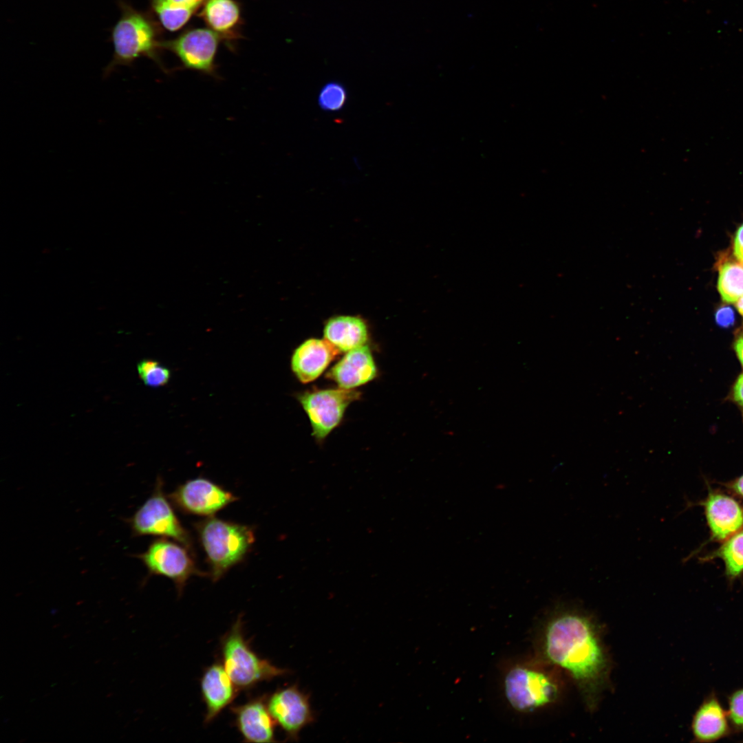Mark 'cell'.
<instances>
[{
  "label": "cell",
  "instance_id": "30bf717a",
  "mask_svg": "<svg viewBox=\"0 0 743 743\" xmlns=\"http://www.w3.org/2000/svg\"><path fill=\"white\" fill-rule=\"evenodd\" d=\"M168 498L180 511L199 516H213L238 498L213 481L197 477L180 484Z\"/></svg>",
  "mask_w": 743,
  "mask_h": 743
},
{
  "label": "cell",
  "instance_id": "4316f807",
  "mask_svg": "<svg viewBox=\"0 0 743 743\" xmlns=\"http://www.w3.org/2000/svg\"><path fill=\"white\" fill-rule=\"evenodd\" d=\"M733 254L739 261L743 259V224L737 229L734 238Z\"/></svg>",
  "mask_w": 743,
  "mask_h": 743
},
{
  "label": "cell",
  "instance_id": "52a82bcc",
  "mask_svg": "<svg viewBox=\"0 0 743 743\" xmlns=\"http://www.w3.org/2000/svg\"><path fill=\"white\" fill-rule=\"evenodd\" d=\"M359 398V392L340 387L305 391L298 396L310 420L312 435L319 440L325 438L340 424L347 407Z\"/></svg>",
  "mask_w": 743,
  "mask_h": 743
},
{
  "label": "cell",
  "instance_id": "603a6c76",
  "mask_svg": "<svg viewBox=\"0 0 743 743\" xmlns=\"http://www.w3.org/2000/svg\"><path fill=\"white\" fill-rule=\"evenodd\" d=\"M137 368L140 378L149 387L165 385L170 379V370L156 360H142L138 363Z\"/></svg>",
  "mask_w": 743,
  "mask_h": 743
},
{
  "label": "cell",
  "instance_id": "9a60e30c",
  "mask_svg": "<svg viewBox=\"0 0 743 743\" xmlns=\"http://www.w3.org/2000/svg\"><path fill=\"white\" fill-rule=\"evenodd\" d=\"M339 352L325 338H309L299 345L291 358V368L302 383L320 376Z\"/></svg>",
  "mask_w": 743,
  "mask_h": 743
},
{
  "label": "cell",
  "instance_id": "f546056e",
  "mask_svg": "<svg viewBox=\"0 0 743 743\" xmlns=\"http://www.w3.org/2000/svg\"><path fill=\"white\" fill-rule=\"evenodd\" d=\"M732 490L743 499V475L731 485Z\"/></svg>",
  "mask_w": 743,
  "mask_h": 743
},
{
  "label": "cell",
  "instance_id": "ba28073f",
  "mask_svg": "<svg viewBox=\"0 0 743 743\" xmlns=\"http://www.w3.org/2000/svg\"><path fill=\"white\" fill-rule=\"evenodd\" d=\"M506 698L517 711L528 712L553 702L557 687L543 672L517 666L509 671L505 678Z\"/></svg>",
  "mask_w": 743,
  "mask_h": 743
},
{
  "label": "cell",
  "instance_id": "4fadbf2b",
  "mask_svg": "<svg viewBox=\"0 0 743 743\" xmlns=\"http://www.w3.org/2000/svg\"><path fill=\"white\" fill-rule=\"evenodd\" d=\"M200 689L206 707L205 724L211 723L230 705L239 691L219 662L205 669L200 680Z\"/></svg>",
  "mask_w": 743,
  "mask_h": 743
},
{
  "label": "cell",
  "instance_id": "ffe728a7",
  "mask_svg": "<svg viewBox=\"0 0 743 743\" xmlns=\"http://www.w3.org/2000/svg\"><path fill=\"white\" fill-rule=\"evenodd\" d=\"M151 11L161 27L169 32H175L186 25L193 14L194 8L177 6L169 0H149Z\"/></svg>",
  "mask_w": 743,
  "mask_h": 743
},
{
  "label": "cell",
  "instance_id": "44dd1931",
  "mask_svg": "<svg viewBox=\"0 0 743 743\" xmlns=\"http://www.w3.org/2000/svg\"><path fill=\"white\" fill-rule=\"evenodd\" d=\"M718 289L722 299L735 303L743 297V266L735 261H726L720 265Z\"/></svg>",
  "mask_w": 743,
  "mask_h": 743
},
{
  "label": "cell",
  "instance_id": "7402d4cb",
  "mask_svg": "<svg viewBox=\"0 0 743 743\" xmlns=\"http://www.w3.org/2000/svg\"><path fill=\"white\" fill-rule=\"evenodd\" d=\"M725 566L728 577L734 579L743 573V530H740L724 541L714 552Z\"/></svg>",
  "mask_w": 743,
  "mask_h": 743
},
{
  "label": "cell",
  "instance_id": "d6986e66",
  "mask_svg": "<svg viewBox=\"0 0 743 743\" xmlns=\"http://www.w3.org/2000/svg\"><path fill=\"white\" fill-rule=\"evenodd\" d=\"M323 336L339 352H347L367 345L369 337L365 321L354 316H337L330 319L325 323Z\"/></svg>",
  "mask_w": 743,
  "mask_h": 743
},
{
  "label": "cell",
  "instance_id": "4dcf8cb0",
  "mask_svg": "<svg viewBox=\"0 0 743 743\" xmlns=\"http://www.w3.org/2000/svg\"><path fill=\"white\" fill-rule=\"evenodd\" d=\"M734 349L740 362L743 366V337H740L734 344Z\"/></svg>",
  "mask_w": 743,
  "mask_h": 743
},
{
  "label": "cell",
  "instance_id": "7a4b0ae2",
  "mask_svg": "<svg viewBox=\"0 0 743 743\" xmlns=\"http://www.w3.org/2000/svg\"><path fill=\"white\" fill-rule=\"evenodd\" d=\"M118 6L121 15L111 32L113 58L105 68L103 77L107 78L119 65H131L141 56L151 59L163 69L159 57L163 40L158 21L151 12L136 10L122 0Z\"/></svg>",
  "mask_w": 743,
  "mask_h": 743
},
{
  "label": "cell",
  "instance_id": "d4e9b609",
  "mask_svg": "<svg viewBox=\"0 0 743 743\" xmlns=\"http://www.w3.org/2000/svg\"><path fill=\"white\" fill-rule=\"evenodd\" d=\"M730 724L737 731H743V688L735 691L729 698L727 711Z\"/></svg>",
  "mask_w": 743,
  "mask_h": 743
},
{
  "label": "cell",
  "instance_id": "f1b7e54d",
  "mask_svg": "<svg viewBox=\"0 0 743 743\" xmlns=\"http://www.w3.org/2000/svg\"><path fill=\"white\" fill-rule=\"evenodd\" d=\"M177 6L199 10L204 0H169Z\"/></svg>",
  "mask_w": 743,
  "mask_h": 743
},
{
  "label": "cell",
  "instance_id": "8fae6325",
  "mask_svg": "<svg viewBox=\"0 0 743 743\" xmlns=\"http://www.w3.org/2000/svg\"><path fill=\"white\" fill-rule=\"evenodd\" d=\"M268 711L286 737L297 740L301 729L313 720L307 695L297 686L279 689L266 698Z\"/></svg>",
  "mask_w": 743,
  "mask_h": 743
},
{
  "label": "cell",
  "instance_id": "2e32d148",
  "mask_svg": "<svg viewBox=\"0 0 743 743\" xmlns=\"http://www.w3.org/2000/svg\"><path fill=\"white\" fill-rule=\"evenodd\" d=\"M704 506L714 539L725 541L743 527V508L733 497L720 493H710Z\"/></svg>",
  "mask_w": 743,
  "mask_h": 743
},
{
  "label": "cell",
  "instance_id": "484cf974",
  "mask_svg": "<svg viewBox=\"0 0 743 743\" xmlns=\"http://www.w3.org/2000/svg\"><path fill=\"white\" fill-rule=\"evenodd\" d=\"M716 323L722 327H729L733 325L735 314L733 310L728 306L720 308L715 312Z\"/></svg>",
  "mask_w": 743,
  "mask_h": 743
},
{
  "label": "cell",
  "instance_id": "6da1fadb",
  "mask_svg": "<svg viewBox=\"0 0 743 743\" xmlns=\"http://www.w3.org/2000/svg\"><path fill=\"white\" fill-rule=\"evenodd\" d=\"M544 646L548 660L571 675L592 705L605 682L607 660L591 621L574 613L557 616L546 627Z\"/></svg>",
  "mask_w": 743,
  "mask_h": 743
},
{
  "label": "cell",
  "instance_id": "e0dca14e",
  "mask_svg": "<svg viewBox=\"0 0 743 743\" xmlns=\"http://www.w3.org/2000/svg\"><path fill=\"white\" fill-rule=\"evenodd\" d=\"M198 16L222 40L231 42L241 36V8L237 0H204Z\"/></svg>",
  "mask_w": 743,
  "mask_h": 743
},
{
  "label": "cell",
  "instance_id": "83f0119b",
  "mask_svg": "<svg viewBox=\"0 0 743 743\" xmlns=\"http://www.w3.org/2000/svg\"><path fill=\"white\" fill-rule=\"evenodd\" d=\"M734 400L743 408V374L737 378L733 389Z\"/></svg>",
  "mask_w": 743,
  "mask_h": 743
},
{
  "label": "cell",
  "instance_id": "cb8c5ba5",
  "mask_svg": "<svg viewBox=\"0 0 743 743\" xmlns=\"http://www.w3.org/2000/svg\"><path fill=\"white\" fill-rule=\"evenodd\" d=\"M345 100V89L341 84L336 82L327 83L321 90L319 97L320 107L328 111L341 109Z\"/></svg>",
  "mask_w": 743,
  "mask_h": 743
},
{
  "label": "cell",
  "instance_id": "9c48e42d",
  "mask_svg": "<svg viewBox=\"0 0 743 743\" xmlns=\"http://www.w3.org/2000/svg\"><path fill=\"white\" fill-rule=\"evenodd\" d=\"M220 40L208 28H189L173 39L162 41V48L173 52L185 68L215 76V57Z\"/></svg>",
  "mask_w": 743,
  "mask_h": 743
},
{
  "label": "cell",
  "instance_id": "1f68e13d",
  "mask_svg": "<svg viewBox=\"0 0 743 743\" xmlns=\"http://www.w3.org/2000/svg\"><path fill=\"white\" fill-rule=\"evenodd\" d=\"M736 307L740 314L743 316V297L736 301Z\"/></svg>",
  "mask_w": 743,
  "mask_h": 743
},
{
  "label": "cell",
  "instance_id": "8992f818",
  "mask_svg": "<svg viewBox=\"0 0 743 743\" xmlns=\"http://www.w3.org/2000/svg\"><path fill=\"white\" fill-rule=\"evenodd\" d=\"M193 552L183 544L168 538L153 540L138 557L149 574L164 576L172 580L181 595L188 580L193 575L206 576L200 571L193 557Z\"/></svg>",
  "mask_w": 743,
  "mask_h": 743
},
{
  "label": "cell",
  "instance_id": "5bb4252c",
  "mask_svg": "<svg viewBox=\"0 0 743 743\" xmlns=\"http://www.w3.org/2000/svg\"><path fill=\"white\" fill-rule=\"evenodd\" d=\"M376 365L367 345L353 349L344 355L327 372V376L338 387L354 389L372 380Z\"/></svg>",
  "mask_w": 743,
  "mask_h": 743
},
{
  "label": "cell",
  "instance_id": "277c9868",
  "mask_svg": "<svg viewBox=\"0 0 743 743\" xmlns=\"http://www.w3.org/2000/svg\"><path fill=\"white\" fill-rule=\"evenodd\" d=\"M220 650L222 663L239 690H248L288 672L254 652L245 637L241 616L222 638Z\"/></svg>",
  "mask_w": 743,
  "mask_h": 743
},
{
  "label": "cell",
  "instance_id": "5b68a950",
  "mask_svg": "<svg viewBox=\"0 0 743 743\" xmlns=\"http://www.w3.org/2000/svg\"><path fill=\"white\" fill-rule=\"evenodd\" d=\"M167 497L162 480L158 479L151 496L129 520L132 533L172 539L193 552L190 533L180 521Z\"/></svg>",
  "mask_w": 743,
  "mask_h": 743
},
{
  "label": "cell",
  "instance_id": "d6a6232c",
  "mask_svg": "<svg viewBox=\"0 0 743 743\" xmlns=\"http://www.w3.org/2000/svg\"><path fill=\"white\" fill-rule=\"evenodd\" d=\"M740 261L741 265L743 266V259Z\"/></svg>",
  "mask_w": 743,
  "mask_h": 743
},
{
  "label": "cell",
  "instance_id": "3957f363",
  "mask_svg": "<svg viewBox=\"0 0 743 743\" xmlns=\"http://www.w3.org/2000/svg\"><path fill=\"white\" fill-rule=\"evenodd\" d=\"M194 526L206 554L209 577L214 582L242 562L255 541L252 527L214 516L207 517Z\"/></svg>",
  "mask_w": 743,
  "mask_h": 743
},
{
  "label": "cell",
  "instance_id": "ac0fdd59",
  "mask_svg": "<svg viewBox=\"0 0 743 743\" xmlns=\"http://www.w3.org/2000/svg\"><path fill=\"white\" fill-rule=\"evenodd\" d=\"M729 724L727 711L712 693L703 700L694 713L691 730L696 742H712L730 733Z\"/></svg>",
  "mask_w": 743,
  "mask_h": 743
},
{
  "label": "cell",
  "instance_id": "7c38bea8",
  "mask_svg": "<svg viewBox=\"0 0 743 743\" xmlns=\"http://www.w3.org/2000/svg\"><path fill=\"white\" fill-rule=\"evenodd\" d=\"M230 709L244 742L269 743L275 741L276 724L268 711L265 696L250 699Z\"/></svg>",
  "mask_w": 743,
  "mask_h": 743
}]
</instances>
